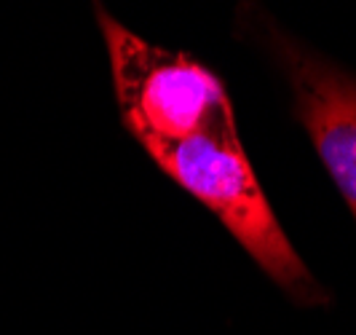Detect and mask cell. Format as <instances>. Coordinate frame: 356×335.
<instances>
[{
    "label": "cell",
    "instance_id": "obj_1",
    "mask_svg": "<svg viewBox=\"0 0 356 335\" xmlns=\"http://www.w3.org/2000/svg\"><path fill=\"white\" fill-rule=\"evenodd\" d=\"M145 150L166 175L175 177L188 194L225 223L241 247L266 268L268 276L295 295H319L316 282L268 207L236 132H204L177 142H145Z\"/></svg>",
    "mask_w": 356,
    "mask_h": 335
},
{
    "label": "cell",
    "instance_id": "obj_3",
    "mask_svg": "<svg viewBox=\"0 0 356 335\" xmlns=\"http://www.w3.org/2000/svg\"><path fill=\"white\" fill-rule=\"evenodd\" d=\"M298 116L356 217V81L298 49H284Z\"/></svg>",
    "mask_w": 356,
    "mask_h": 335
},
{
    "label": "cell",
    "instance_id": "obj_2",
    "mask_svg": "<svg viewBox=\"0 0 356 335\" xmlns=\"http://www.w3.org/2000/svg\"><path fill=\"white\" fill-rule=\"evenodd\" d=\"M124 124L143 142L236 132L231 100L212 70L185 54L150 46L99 11Z\"/></svg>",
    "mask_w": 356,
    "mask_h": 335
}]
</instances>
